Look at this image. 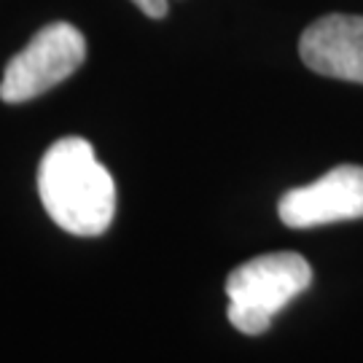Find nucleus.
Here are the masks:
<instances>
[{"label": "nucleus", "instance_id": "nucleus-3", "mask_svg": "<svg viewBox=\"0 0 363 363\" xmlns=\"http://www.w3.org/2000/svg\"><path fill=\"white\" fill-rule=\"evenodd\" d=\"M86 60V38L70 22L40 27L22 52L11 57L0 81L3 103H27L73 76Z\"/></svg>", "mask_w": 363, "mask_h": 363}, {"label": "nucleus", "instance_id": "nucleus-2", "mask_svg": "<svg viewBox=\"0 0 363 363\" xmlns=\"http://www.w3.org/2000/svg\"><path fill=\"white\" fill-rule=\"evenodd\" d=\"M312 283V267L298 253H267L245 261L226 277L229 323L247 337L264 334L274 315Z\"/></svg>", "mask_w": 363, "mask_h": 363}, {"label": "nucleus", "instance_id": "nucleus-5", "mask_svg": "<svg viewBox=\"0 0 363 363\" xmlns=\"http://www.w3.org/2000/svg\"><path fill=\"white\" fill-rule=\"evenodd\" d=\"M298 54L318 76L363 84V16L328 13L315 19L301 33Z\"/></svg>", "mask_w": 363, "mask_h": 363}, {"label": "nucleus", "instance_id": "nucleus-1", "mask_svg": "<svg viewBox=\"0 0 363 363\" xmlns=\"http://www.w3.org/2000/svg\"><path fill=\"white\" fill-rule=\"evenodd\" d=\"M38 194L49 218L76 237H100L116 213V183L84 138H62L43 154Z\"/></svg>", "mask_w": 363, "mask_h": 363}, {"label": "nucleus", "instance_id": "nucleus-4", "mask_svg": "<svg viewBox=\"0 0 363 363\" xmlns=\"http://www.w3.org/2000/svg\"><path fill=\"white\" fill-rule=\"evenodd\" d=\"M277 213L291 229L363 218V167L339 164L310 186L291 189L280 199Z\"/></svg>", "mask_w": 363, "mask_h": 363}, {"label": "nucleus", "instance_id": "nucleus-6", "mask_svg": "<svg viewBox=\"0 0 363 363\" xmlns=\"http://www.w3.org/2000/svg\"><path fill=\"white\" fill-rule=\"evenodd\" d=\"M145 16H151V19H162V16H167L169 11V0H132Z\"/></svg>", "mask_w": 363, "mask_h": 363}]
</instances>
